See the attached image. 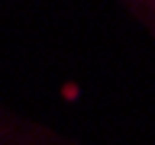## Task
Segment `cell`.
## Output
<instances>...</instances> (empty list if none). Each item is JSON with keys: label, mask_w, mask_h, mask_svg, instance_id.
<instances>
[{"label": "cell", "mask_w": 155, "mask_h": 145, "mask_svg": "<svg viewBox=\"0 0 155 145\" xmlns=\"http://www.w3.org/2000/svg\"><path fill=\"white\" fill-rule=\"evenodd\" d=\"M116 7L129 16V23L139 26V32L149 39L155 52V0H116Z\"/></svg>", "instance_id": "obj_2"}, {"label": "cell", "mask_w": 155, "mask_h": 145, "mask_svg": "<svg viewBox=\"0 0 155 145\" xmlns=\"http://www.w3.org/2000/svg\"><path fill=\"white\" fill-rule=\"evenodd\" d=\"M0 145H78L55 126L23 113L10 103H0Z\"/></svg>", "instance_id": "obj_1"}]
</instances>
